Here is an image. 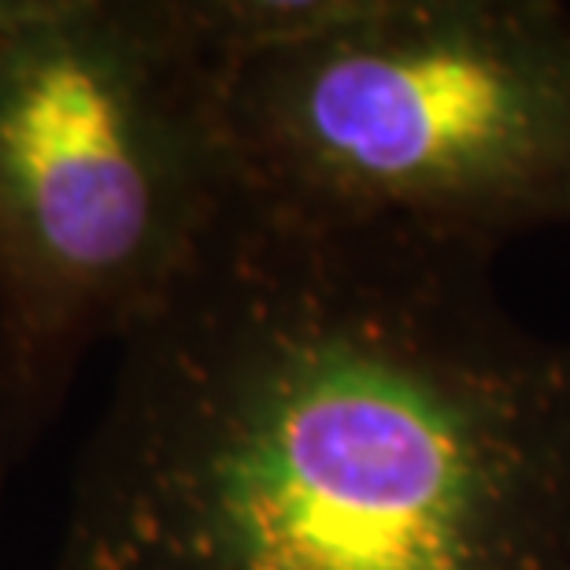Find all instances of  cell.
<instances>
[{
	"mask_svg": "<svg viewBox=\"0 0 570 570\" xmlns=\"http://www.w3.org/2000/svg\"><path fill=\"white\" fill-rule=\"evenodd\" d=\"M38 0H0V52L8 49V41L22 30V22L33 16Z\"/></svg>",
	"mask_w": 570,
	"mask_h": 570,
	"instance_id": "4",
	"label": "cell"
},
{
	"mask_svg": "<svg viewBox=\"0 0 570 570\" xmlns=\"http://www.w3.org/2000/svg\"><path fill=\"white\" fill-rule=\"evenodd\" d=\"M237 200L497 256L570 226V8L234 0Z\"/></svg>",
	"mask_w": 570,
	"mask_h": 570,
	"instance_id": "3",
	"label": "cell"
},
{
	"mask_svg": "<svg viewBox=\"0 0 570 570\" xmlns=\"http://www.w3.org/2000/svg\"><path fill=\"white\" fill-rule=\"evenodd\" d=\"M493 259L234 200L119 345L49 570H570V341Z\"/></svg>",
	"mask_w": 570,
	"mask_h": 570,
	"instance_id": "1",
	"label": "cell"
},
{
	"mask_svg": "<svg viewBox=\"0 0 570 570\" xmlns=\"http://www.w3.org/2000/svg\"><path fill=\"white\" fill-rule=\"evenodd\" d=\"M234 45V0H38L0 52V497L230 215Z\"/></svg>",
	"mask_w": 570,
	"mask_h": 570,
	"instance_id": "2",
	"label": "cell"
}]
</instances>
